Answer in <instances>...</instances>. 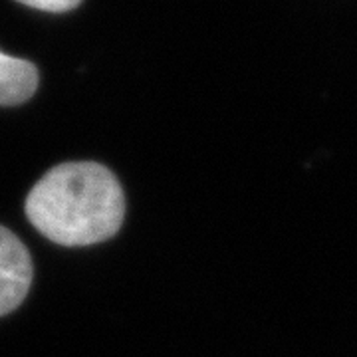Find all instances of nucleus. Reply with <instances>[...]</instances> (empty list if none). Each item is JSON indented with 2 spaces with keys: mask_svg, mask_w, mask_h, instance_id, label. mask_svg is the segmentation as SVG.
<instances>
[{
  "mask_svg": "<svg viewBox=\"0 0 357 357\" xmlns=\"http://www.w3.org/2000/svg\"><path fill=\"white\" fill-rule=\"evenodd\" d=\"M32 258L20 238L0 227V316L24 302L32 284Z\"/></svg>",
  "mask_w": 357,
  "mask_h": 357,
  "instance_id": "nucleus-2",
  "label": "nucleus"
},
{
  "mask_svg": "<svg viewBox=\"0 0 357 357\" xmlns=\"http://www.w3.org/2000/svg\"><path fill=\"white\" fill-rule=\"evenodd\" d=\"M26 217L62 246H88L112 238L123 225L126 195L107 167L91 161L50 169L26 199Z\"/></svg>",
  "mask_w": 357,
  "mask_h": 357,
  "instance_id": "nucleus-1",
  "label": "nucleus"
},
{
  "mask_svg": "<svg viewBox=\"0 0 357 357\" xmlns=\"http://www.w3.org/2000/svg\"><path fill=\"white\" fill-rule=\"evenodd\" d=\"M30 8H36V10H46V13H66V10H72L76 8L82 0H18Z\"/></svg>",
  "mask_w": 357,
  "mask_h": 357,
  "instance_id": "nucleus-4",
  "label": "nucleus"
},
{
  "mask_svg": "<svg viewBox=\"0 0 357 357\" xmlns=\"http://www.w3.org/2000/svg\"><path fill=\"white\" fill-rule=\"evenodd\" d=\"M38 88L36 66L0 52V105H18L30 100Z\"/></svg>",
  "mask_w": 357,
  "mask_h": 357,
  "instance_id": "nucleus-3",
  "label": "nucleus"
}]
</instances>
